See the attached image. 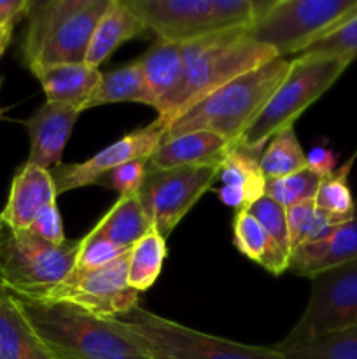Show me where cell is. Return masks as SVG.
I'll return each instance as SVG.
<instances>
[{"label": "cell", "instance_id": "6da1fadb", "mask_svg": "<svg viewBox=\"0 0 357 359\" xmlns=\"http://www.w3.org/2000/svg\"><path fill=\"white\" fill-rule=\"evenodd\" d=\"M14 300L55 359H153L118 318H97L65 302Z\"/></svg>", "mask_w": 357, "mask_h": 359}, {"label": "cell", "instance_id": "7a4b0ae2", "mask_svg": "<svg viewBox=\"0 0 357 359\" xmlns=\"http://www.w3.org/2000/svg\"><path fill=\"white\" fill-rule=\"evenodd\" d=\"M289 69L290 60L275 58L217 88L182 111L167 126L163 140L191 132H212L231 146H237L248 126L261 114Z\"/></svg>", "mask_w": 357, "mask_h": 359}, {"label": "cell", "instance_id": "3957f363", "mask_svg": "<svg viewBox=\"0 0 357 359\" xmlns=\"http://www.w3.org/2000/svg\"><path fill=\"white\" fill-rule=\"evenodd\" d=\"M111 0H42L27 14L21 56L31 74L65 63H84L98 20Z\"/></svg>", "mask_w": 357, "mask_h": 359}, {"label": "cell", "instance_id": "277c9868", "mask_svg": "<svg viewBox=\"0 0 357 359\" xmlns=\"http://www.w3.org/2000/svg\"><path fill=\"white\" fill-rule=\"evenodd\" d=\"M80 249L83 238L52 245L31 231H14L0 223V291L42 302L74 272Z\"/></svg>", "mask_w": 357, "mask_h": 359}, {"label": "cell", "instance_id": "5b68a950", "mask_svg": "<svg viewBox=\"0 0 357 359\" xmlns=\"http://www.w3.org/2000/svg\"><path fill=\"white\" fill-rule=\"evenodd\" d=\"M158 41L188 44L210 35L251 28L255 0H122Z\"/></svg>", "mask_w": 357, "mask_h": 359}, {"label": "cell", "instance_id": "8992f818", "mask_svg": "<svg viewBox=\"0 0 357 359\" xmlns=\"http://www.w3.org/2000/svg\"><path fill=\"white\" fill-rule=\"evenodd\" d=\"M357 14V0H265L247 35L279 58L300 55Z\"/></svg>", "mask_w": 357, "mask_h": 359}, {"label": "cell", "instance_id": "52a82bcc", "mask_svg": "<svg viewBox=\"0 0 357 359\" xmlns=\"http://www.w3.org/2000/svg\"><path fill=\"white\" fill-rule=\"evenodd\" d=\"M349 65V60L342 58H290L287 76L238 144L251 149H265L276 132L294 126V121L338 81Z\"/></svg>", "mask_w": 357, "mask_h": 359}, {"label": "cell", "instance_id": "ba28073f", "mask_svg": "<svg viewBox=\"0 0 357 359\" xmlns=\"http://www.w3.org/2000/svg\"><path fill=\"white\" fill-rule=\"evenodd\" d=\"M119 325L153 359H286L273 347L238 344L135 307Z\"/></svg>", "mask_w": 357, "mask_h": 359}, {"label": "cell", "instance_id": "9c48e42d", "mask_svg": "<svg viewBox=\"0 0 357 359\" xmlns=\"http://www.w3.org/2000/svg\"><path fill=\"white\" fill-rule=\"evenodd\" d=\"M245 30L223 32L181 46L189 91L184 111L217 88L279 58L272 48L259 44Z\"/></svg>", "mask_w": 357, "mask_h": 359}, {"label": "cell", "instance_id": "30bf717a", "mask_svg": "<svg viewBox=\"0 0 357 359\" xmlns=\"http://www.w3.org/2000/svg\"><path fill=\"white\" fill-rule=\"evenodd\" d=\"M312 280L308 304L279 347L357 328V259L318 273Z\"/></svg>", "mask_w": 357, "mask_h": 359}, {"label": "cell", "instance_id": "8fae6325", "mask_svg": "<svg viewBox=\"0 0 357 359\" xmlns=\"http://www.w3.org/2000/svg\"><path fill=\"white\" fill-rule=\"evenodd\" d=\"M223 165V163H220ZM220 165L147 170L136 196L150 224L167 238L219 177Z\"/></svg>", "mask_w": 357, "mask_h": 359}, {"label": "cell", "instance_id": "7c38bea8", "mask_svg": "<svg viewBox=\"0 0 357 359\" xmlns=\"http://www.w3.org/2000/svg\"><path fill=\"white\" fill-rule=\"evenodd\" d=\"M130 251L94 270L72 272L42 302H65L97 318H122L139 307L140 293L128 284Z\"/></svg>", "mask_w": 357, "mask_h": 359}, {"label": "cell", "instance_id": "4fadbf2b", "mask_svg": "<svg viewBox=\"0 0 357 359\" xmlns=\"http://www.w3.org/2000/svg\"><path fill=\"white\" fill-rule=\"evenodd\" d=\"M164 133H167V125L156 119L150 125L121 137L83 163L58 165L51 170L56 193L62 195V193L72 191V189L100 184L102 179L112 174L115 168L122 167L130 161L149 160L154 149L164 139Z\"/></svg>", "mask_w": 357, "mask_h": 359}, {"label": "cell", "instance_id": "5bb4252c", "mask_svg": "<svg viewBox=\"0 0 357 359\" xmlns=\"http://www.w3.org/2000/svg\"><path fill=\"white\" fill-rule=\"evenodd\" d=\"M160 121L170 125L188 105V76L181 44L156 41L139 60Z\"/></svg>", "mask_w": 357, "mask_h": 359}, {"label": "cell", "instance_id": "9a60e30c", "mask_svg": "<svg viewBox=\"0 0 357 359\" xmlns=\"http://www.w3.org/2000/svg\"><path fill=\"white\" fill-rule=\"evenodd\" d=\"M80 112V109L72 105L46 100L24 121V128L30 137V154L24 163L49 172L62 165L63 149L72 135Z\"/></svg>", "mask_w": 357, "mask_h": 359}, {"label": "cell", "instance_id": "2e32d148", "mask_svg": "<svg viewBox=\"0 0 357 359\" xmlns=\"http://www.w3.org/2000/svg\"><path fill=\"white\" fill-rule=\"evenodd\" d=\"M56 186L52 175L44 168L21 165L10 182L6 207L0 212V223L14 231L30 228L37 214L49 203L56 202Z\"/></svg>", "mask_w": 357, "mask_h": 359}, {"label": "cell", "instance_id": "e0dca14e", "mask_svg": "<svg viewBox=\"0 0 357 359\" xmlns=\"http://www.w3.org/2000/svg\"><path fill=\"white\" fill-rule=\"evenodd\" d=\"M354 259H357V214L324 237L294 249L287 270L294 276L314 279Z\"/></svg>", "mask_w": 357, "mask_h": 359}, {"label": "cell", "instance_id": "ac0fdd59", "mask_svg": "<svg viewBox=\"0 0 357 359\" xmlns=\"http://www.w3.org/2000/svg\"><path fill=\"white\" fill-rule=\"evenodd\" d=\"M262 149H251L237 144L220 165L223 188L219 198L238 210H248L254 202L266 195V177L261 168Z\"/></svg>", "mask_w": 357, "mask_h": 359}, {"label": "cell", "instance_id": "d6986e66", "mask_svg": "<svg viewBox=\"0 0 357 359\" xmlns=\"http://www.w3.org/2000/svg\"><path fill=\"white\" fill-rule=\"evenodd\" d=\"M233 149L227 140L212 132H191L175 139L161 140L147 161V170L177 167L220 165Z\"/></svg>", "mask_w": 357, "mask_h": 359}, {"label": "cell", "instance_id": "ffe728a7", "mask_svg": "<svg viewBox=\"0 0 357 359\" xmlns=\"http://www.w3.org/2000/svg\"><path fill=\"white\" fill-rule=\"evenodd\" d=\"M146 32V25L128 9L122 0H111L105 13L98 20L84 63L98 69L115 49Z\"/></svg>", "mask_w": 357, "mask_h": 359}, {"label": "cell", "instance_id": "44dd1931", "mask_svg": "<svg viewBox=\"0 0 357 359\" xmlns=\"http://www.w3.org/2000/svg\"><path fill=\"white\" fill-rule=\"evenodd\" d=\"M34 76L42 84L48 102L72 105L84 112V104L100 83L102 72L86 63H65L42 69Z\"/></svg>", "mask_w": 357, "mask_h": 359}, {"label": "cell", "instance_id": "7402d4cb", "mask_svg": "<svg viewBox=\"0 0 357 359\" xmlns=\"http://www.w3.org/2000/svg\"><path fill=\"white\" fill-rule=\"evenodd\" d=\"M0 359H55L21 314L16 300L0 291Z\"/></svg>", "mask_w": 357, "mask_h": 359}, {"label": "cell", "instance_id": "603a6c76", "mask_svg": "<svg viewBox=\"0 0 357 359\" xmlns=\"http://www.w3.org/2000/svg\"><path fill=\"white\" fill-rule=\"evenodd\" d=\"M119 102H133L154 107V98L144 79L139 62L126 63L108 72H102L100 83L94 88L90 100L84 104V111L105 104H119Z\"/></svg>", "mask_w": 357, "mask_h": 359}, {"label": "cell", "instance_id": "cb8c5ba5", "mask_svg": "<svg viewBox=\"0 0 357 359\" xmlns=\"http://www.w3.org/2000/svg\"><path fill=\"white\" fill-rule=\"evenodd\" d=\"M153 228L139 196H119L118 202L94 224L100 237L107 238L119 248L132 249Z\"/></svg>", "mask_w": 357, "mask_h": 359}, {"label": "cell", "instance_id": "d4e9b609", "mask_svg": "<svg viewBox=\"0 0 357 359\" xmlns=\"http://www.w3.org/2000/svg\"><path fill=\"white\" fill-rule=\"evenodd\" d=\"M233 244L240 255L252 259L273 276L289 269V262L276 255L265 228L248 210H238L233 217Z\"/></svg>", "mask_w": 357, "mask_h": 359}, {"label": "cell", "instance_id": "484cf974", "mask_svg": "<svg viewBox=\"0 0 357 359\" xmlns=\"http://www.w3.org/2000/svg\"><path fill=\"white\" fill-rule=\"evenodd\" d=\"M164 258H167V238L161 237L160 231L153 226L130 249V287L139 293L153 287L163 269Z\"/></svg>", "mask_w": 357, "mask_h": 359}, {"label": "cell", "instance_id": "4316f807", "mask_svg": "<svg viewBox=\"0 0 357 359\" xmlns=\"http://www.w3.org/2000/svg\"><path fill=\"white\" fill-rule=\"evenodd\" d=\"M261 168L266 181L286 177L308 168L307 154L298 140L294 126L280 130L266 142L261 154Z\"/></svg>", "mask_w": 357, "mask_h": 359}, {"label": "cell", "instance_id": "83f0119b", "mask_svg": "<svg viewBox=\"0 0 357 359\" xmlns=\"http://www.w3.org/2000/svg\"><path fill=\"white\" fill-rule=\"evenodd\" d=\"M286 214L287 228H289L290 251L307 244V242L324 237L329 231L335 230L336 226L350 219V217H340L318 209L314 200L286 209Z\"/></svg>", "mask_w": 357, "mask_h": 359}, {"label": "cell", "instance_id": "f1b7e54d", "mask_svg": "<svg viewBox=\"0 0 357 359\" xmlns=\"http://www.w3.org/2000/svg\"><path fill=\"white\" fill-rule=\"evenodd\" d=\"M286 359H357V328L318 337L290 347L273 346Z\"/></svg>", "mask_w": 357, "mask_h": 359}, {"label": "cell", "instance_id": "f546056e", "mask_svg": "<svg viewBox=\"0 0 357 359\" xmlns=\"http://www.w3.org/2000/svg\"><path fill=\"white\" fill-rule=\"evenodd\" d=\"M352 161L336 168L331 175L321 181L314 202L318 209L340 217H354L357 214V203L349 186V172Z\"/></svg>", "mask_w": 357, "mask_h": 359}, {"label": "cell", "instance_id": "4dcf8cb0", "mask_svg": "<svg viewBox=\"0 0 357 359\" xmlns=\"http://www.w3.org/2000/svg\"><path fill=\"white\" fill-rule=\"evenodd\" d=\"M322 179L324 177L312 172L310 168H304L286 177L266 181V196L275 200L284 209H290L300 203L312 202L317 195Z\"/></svg>", "mask_w": 357, "mask_h": 359}, {"label": "cell", "instance_id": "1f68e13d", "mask_svg": "<svg viewBox=\"0 0 357 359\" xmlns=\"http://www.w3.org/2000/svg\"><path fill=\"white\" fill-rule=\"evenodd\" d=\"M248 212L261 223L272 242L276 255L282 256L286 262L290 259V242H289V228H287V214L282 205L272 200L270 196H262L258 202H254L248 209Z\"/></svg>", "mask_w": 357, "mask_h": 359}, {"label": "cell", "instance_id": "d6a6232c", "mask_svg": "<svg viewBox=\"0 0 357 359\" xmlns=\"http://www.w3.org/2000/svg\"><path fill=\"white\" fill-rule=\"evenodd\" d=\"M298 56H317V58H342L352 62L357 56V14L346 23L336 28L324 39L312 44Z\"/></svg>", "mask_w": 357, "mask_h": 359}, {"label": "cell", "instance_id": "836d02e7", "mask_svg": "<svg viewBox=\"0 0 357 359\" xmlns=\"http://www.w3.org/2000/svg\"><path fill=\"white\" fill-rule=\"evenodd\" d=\"M126 251H130V249L119 248V245L112 244L107 238L100 237L93 226L90 233L83 237V249L79 252L74 272H86V270L100 269V266L121 258Z\"/></svg>", "mask_w": 357, "mask_h": 359}, {"label": "cell", "instance_id": "e575fe53", "mask_svg": "<svg viewBox=\"0 0 357 359\" xmlns=\"http://www.w3.org/2000/svg\"><path fill=\"white\" fill-rule=\"evenodd\" d=\"M28 231H31L35 237L42 238V241L49 242V244L52 245H63L69 241V238L65 237V231H63L62 216H59L56 202L46 205L44 209L37 214V217H35L34 223L30 224Z\"/></svg>", "mask_w": 357, "mask_h": 359}, {"label": "cell", "instance_id": "d590c367", "mask_svg": "<svg viewBox=\"0 0 357 359\" xmlns=\"http://www.w3.org/2000/svg\"><path fill=\"white\" fill-rule=\"evenodd\" d=\"M147 161L149 160L130 161V163L122 165V167L115 168L112 174H108V182L119 193V196L135 195L139 191L140 184L146 177Z\"/></svg>", "mask_w": 357, "mask_h": 359}, {"label": "cell", "instance_id": "8d00e7d4", "mask_svg": "<svg viewBox=\"0 0 357 359\" xmlns=\"http://www.w3.org/2000/svg\"><path fill=\"white\" fill-rule=\"evenodd\" d=\"M31 0H0V30L16 27L18 21L27 16Z\"/></svg>", "mask_w": 357, "mask_h": 359}, {"label": "cell", "instance_id": "74e56055", "mask_svg": "<svg viewBox=\"0 0 357 359\" xmlns=\"http://www.w3.org/2000/svg\"><path fill=\"white\" fill-rule=\"evenodd\" d=\"M308 168L321 177H328L336 170V156L332 151L326 149V147H314L310 153L307 154Z\"/></svg>", "mask_w": 357, "mask_h": 359}, {"label": "cell", "instance_id": "f35d334b", "mask_svg": "<svg viewBox=\"0 0 357 359\" xmlns=\"http://www.w3.org/2000/svg\"><path fill=\"white\" fill-rule=\"evenodd\" d=\"M0 116H2V109H0Z\"/></svg>", "mask_w": 357, "mask_h": 359}]
</instances>
